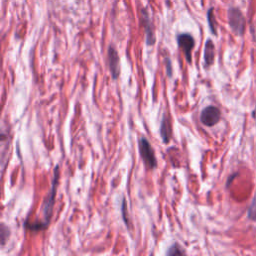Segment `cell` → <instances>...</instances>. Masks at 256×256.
I'll return each mask as SVG.
<instances>
[{
    "label": "cell",
    "mask_w": 256,
    "mask_h": 256,
    "mask_svg": "<svg viewBox=\"0 0 256 256\" xmlns=\"http://www.w3.org/2000/svg\"><path fill=\"white\" fill-rule=\"evenodd\" d=\"M58 180H59V166L57 165L54 168V177H53L51 190L48 193L47 197L45 198L43 206H42L43 221H34V222L26 221L25 226H26L27 229L37 232V231L45 230L49 226V223H50V220H51V217H52L53 207H54V204H55V196H56Z\"/></svg>",
    "instance_id": "obj_1"
},
{
    "label": "cell",
    "mask_w": 256,
    "mask_h": 256,
    "mask_svg": "<svg viewBox=\"0 0 256 256\" xmlns=\"http://www.w3.org/2000/svg\"><path fill=\"white\" fill-rule=\"evenodd\" d=\"M139 153L147 169H154L157 166V160L155 157L154 150L145 137L139 139Z\"/></svg>",
    "instance_id": "obj_2"
},
{
    "label": "cell",
    "mask_w": 256,
    "mask_h": 256,
    "mask_svg": "<svg viewBox=\"0 0 256 256\" xmlns=\"http://www.w3.org/2000/svg\"><path fill=\"white\" fill-rule=\"evenodd\" d=\"M228 22L235 34L243 35L245 31V19L239 9L230 8L228 10Z\"/></svg>",
    "instance_id": "obj_3"
},
{
    "label": "cell",
    "mask_w": 256,
    "mask_h": 256,
    "mask_svg": "<svg viewBox=\"0 0 256 256\" xmlns=\"http://www.w3.org/2000/svg\"><path fill=\"white\" fill-rule=\"evenodd\" d=\"M177 43H178V46L182 49L187 62L190 63L191 60H192L191 53H192V50H193L194 45H195V41H194L193 36L188 34V33L179 34L177 36Z\"/></svg>",
    "instance_id": "obj_4"
},
{
    "label": "cell",
    "mask_w": 256,
    "mask_h": 256,
    "mask_svg": "<svg viewBox=\"0 0 256 256\" xmlns=\"http://www.w3.org/2000/svg\"><path fill=\"white\" fill-rule=\"evenodd\" d=\"M221 112L220 110L215 106H207L205 107L200 114V120L201 122L208 127H212L215 124H217L220 120Z\"/></svg>",
    "instance_id": "obj_5"
},
{
    "label": "cell",
    "mask_w": 256,
    "mask_h": 256,
    "mask_svg": "<svg viewBox=\"0 0 256 256\" xmlns=\"http://www.w3.org/2000/svg\"><path fill=\"white\" fill-rule=\"evenodd\" d=\"M108 64L111 76L114 80H116L120 74V59L116 49L113 46H110L108 49Z\"/></svg>",
    "instance_id": "obj_6"
},
{
    "label": "cell",
    "mask_w": 256,
    "mask_h": 256,
    "mask_svg": "<svg viewBox=\"0 0 256 256\" xmlns=\"http://www.w3.org/2000/svg\"><path fill=\"white\" fill-rule=\"evenodd\" d=\"M142 20H143V26L145 30V42L148 46L153 45L155 43V34L152 26V22L150 21L149 16L147 15V12L143 10L142 12Z\"/></svg>",
    "instance_id": "obj_7"
},
{
    "label": "cell",
    "mask_w": 256,
    "mask_h": 256,
    "mask_svg": "<svg viewBox=\"0 0 256 256\" xmlns=\"http://www.w3.org/2000/svg\"><path fill=\"white\" fill-rule=\"evenodd\" d=\"M171 135H172V129H171L169 118L167 117L166 114H163L161 123H160V136H161L163 143L168 144L170 142Z\"/></svg>",
    "instance_id": "obj_8"
},
{
    "label": "cell",
    "mask_w": 256,
    "mask_h": 256,
    "mask_svg": "<svg viewBox=\"0 0 256 256\" xmlns=\"http://www.w3.org/2000/svg\"><path fill=\"white\" fill-rule=\"evenodd\" d=\"M214 57H215V46L212 40L208 39L205 43V48H204V63L206 67L212 65L214 62Z\"/></svg>",
    "instance_id": "obj_9"
},
{
    "label": "cell",
    "mask_w": 256,
    "mask_h": 256,
    "mask_svg": "<svg viewBox=\"0 0 256 256\" xmlns=\"http://www.w3.org/2000/svg\"><path fill=\"white\" fill-rule=\"evenodd\" d=\"M207 19H208L210 31L214 35H216V24H215V19H214V14H213V8L209 9V11L207 13Z\"/></svg>",
    "instance_id": "obj_10"
},
{
    "label": "cell",
    "mask_w": 256,
    "mask_h": 256,
    "mask_svg": "<svg viewBox=\"0 0 256 256\" xmlns=\"http://www.w3.org/2000/svg\"><path fill=\"white\" fill-rule=\"evenodd\" d=\"M185 251L181 249V247L177 244V243H174L172 246L169 247L168 251L166 252L167 255H176V254H184Z\"/></svg>",
    "instance_id": "obj_11"
},
{
    "label": "cell",
    "mask_w": 256,
    "mask_h": 256,
    "mask_svg": "<svg viewBox=\"0 0 256 256\" xmlns=\"http://www.w3.org/2000/svg\"><path fill=\"white\" fill-rule=\"evenodd\" d=\"M6 236H9V229L4 225V224H2V225H1V237H0V239H1L2 245L5 244Z\"/></svg>",
    "instance_id": "obj_12"
},
{
    "label": "cell",
    "mask_w": 256,
    "mask_h": 256,
    "mask_svg": "<svg viewBox=\"0 0 256 256\" xmlns=\"http://www.w3.org/2000/svg\"><path fill=\"white\" fill-rule=\"evenodd\" d=\"M165 64H166V69H167V75H168V77H171L172 76V65H171L170 58H168V57L165 58Z\"/></svg>",
    "instance_id": "obj_13"
},
{
    "label": "cell",
    "mask_w": 256,
    "mask_h": 256,
    "mask_svg": "<svg viewBox=\"0 0 256 256\" xmlns=\"http://www.w3.org/2000/svg\"><path fill=\"white\" fill-rule=\"evenodd\" d=\"M126 211H127V208H126V201H125V199H123V201H122V216H123V220H124V222L126 223V225L128 226V221H127Z\"/></svg>",
    "instance_id": "obj_14"
},
{
    "label": "cell",
    "mask_w": 256,
    "mask_h": 256,
    "mask_svg": "<svg viewBox=\"0 0 256 256\" xmlns=\"http://www.w3.org/2000/svg\"><path fill=\"white\" fill-rule=\"evenodd\" d=\"M253 116L255 117V119H256V109H255V111H254V114H253Z\"/></svg>",
    "instance_id": "obj_15"
}]
</instances>
